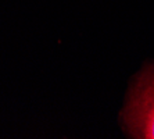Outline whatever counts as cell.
Segmentation results:
<instances>
[{
  "label": "cell",
  "mask_w": 154,
  "mask_h": 139,
  "mask_svg": "<svg viewBox=\"0 0 154 139\" xmlns=\"http://www.w3.org/2000/svg\"><path fill=\"white\" fill-rule=\"evenodd\" d=\"M119 127L128 138L154 139V61H147L131 78Z\"/></svg>",
  "instance_id": "6da1fadb"
}]
</instances>
